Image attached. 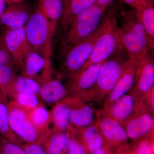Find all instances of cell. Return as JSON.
I'll use <instances>...</instances> for the list:
<instances>
[{"instance_id": "21", "label": "cell", "mask_w": 154, "mask_h": 154, "mask_svg": "<svg viewBox=\"0 0 154 154\" xmlns=\"http://www.w3.org/2000/svg\"><path fill=\"white\" fill-rule=\"evenodd\" d=\"M154 4L144 0L134 8V13L149 36L154 40Z\"/></svg>"}, {"instance_id": "27", "label": "cell", "mask_w": 154, "mask_h": 154, "mask_svg": "<svg viewBox=\"0 0 154 154\" xmlns=\"http://www.w3.org/2000/svg\"><path fill=\"white\" fill-rule=\"evenodd\" d=\"M8 102L0 99V135L6 140L22 146V142L12 131L8 118Z\"/></svg>"}, {"instance_id": "20", "label": "cell", "mask_w": 154, "mask_h": 154, "mask_svg": "<svg viewBox=\"0 0 154 154\" xmlns=\"http://www.w3.org/2000/svg\"><path fill=\"white\" fill-rule=\"evenodd\" d=\"M70 132L58 131L50 129L42 144L47 154H63L67 149Z\"/></svg>"}, {"instance_id": "23", "label": "cell", "mask_w": 154, "mask_h": 154, "mask_svg": "<svg viewBox=\"0 0 154 154\" xmlns=\"http://www.w3.org/2000/svg\"><path fill=\"white\" fill-rule=\"evenodd\" d=\"M96 2V0H63V11L60 21L61 25L90 8Z\"/></svg>"}, {"instance_id": "19", "label": "cell", "mask_w": 154, "mask_h": 154, "mask_svg": "<svg viewBox=\"0 0 154 154\" xmlns=\"http://www.w3.org/2000/svg\"><path fill=\"white\" fill-rule=\"evenodd\" d=\"M71 104L69 97H66L53 107L50 111L51 123L54 130L66 131L70 126Z\"/></svg>"}, {"instance_id": "22", "label": "cell", "mask_w": 154, "mask_h": 154, "mask_svg": "<svg viewBox=\"0 0 154 154\" xmlns=\"http://www.w3.org/2000/svg\"><path fill=\"white\" fill-rule=\"evenodd\" d=\"M63 0H39L38 9L50 22L53 30L60 21L63 11Z\"/></svg>"}, {"instance_id": "8", "label": "cell", "mask_w": 154, "mask_h": 154, "mask_svg": "<svg viewBox=\"0 0 154 154\" xmlns=\"http://www.w3.org/2000/svg\"><path fill=\"white\" fill-rule=\"evenodd\" d=\"M21 71L22 75L32 78L41 85L52 78L51 59L33 50L29 45Z\"/></svg>"}, {"instance_id": "29", "label": "cell", "mask_w": 154, "mask_h": 154, "mask_svg": "<svg viewBox=\"0 0 154 154\" xmlns=\"http://www.w3.org/2000/svg\"><path fill=\"white\" fill-rule=\"evenodd\" d=\"M13 100L27 111L32 110L42 104L39 96L30 93H19Z\"/></svg>"}, {"instance_id": "32", "label": "cell", "mask_w": 154, "mask_h": 154, "mask_svg": "<svg viewBox=\"0 0 154 154\" xmlns=\"http://www.w3.org/2000/svg\"><path fill=\"white\" fill-rule=\"evenodd\" d=\"M68 154H86L85 148L74 138L70 137L67 146Z\"/></svg>"}, {"instance_id": "24", "label": "cell", "mask_w": 154, "mask_h": 154, "mask_svg": "<svg viewBox=\"0 0 154 154\" xmlns=\"http://www.w3.org/2000/svg\"><path fill=\"white\" fill-rule=\"evenodd\" d=\"M14 64L0 66V90L5 99L13 98L14 87L17 75Z\"/></svg>"}, {"instance_id": "5", "label": "cell", "mask_w": 154, "mask_h": 154, "mask_svg": "<svg viewBox=\"0 0 154 154\" xmlns=\"http://www.w3.org/2000/svg\"><path fill=\"white\" fill-rule=\"evenodd\" d=\"M127 61H123L118 58L105 61L94 86L78 98L84 102L100 100L108 95L121 76Z\"/></svg>"}, {"instance_id": "13", "label": "cell", "mask_w": 154, "mask_h": 154, "mask_svg": "<svg viewBox=\"0 0 154 154\" xmlns=\"http://www.w3.org/2000/svg\"><path fill=\"white\" fill-rule=\"evenodd\" d=\"M138 60L128 58L118 82L108 94L105 107L107 108L112 103L125 95L134 85Z\"/></svg>"}, {"instance_id": "25", "label": "cell", "mask_w": 154, "mask_h": 154, "mask_svg": "<svg viewBox=\"0 0 154 154\" xmlns=\"http://www.w3.org/2000/svg\"><path fill=\"white\" fill-rule=\"evenodd\" d=\"M79 130L81 131L83 140L91 152H93L102 147L104 138L97 122L90 126Z\"/></svg>"}, {"instance_id": "17", "label": "cell", "mask_w": 154, "mask_h": 154, "mask_svg": "<svg viewBox=\"0 0 154 154\" xmlns=\"http://www.w3.org/2000/svg\"><path fill=\"white\" fill-rule=\"evenodd\" d=\"M70 99L71 110L69 129L74 128L77 129H82L96 122L94 110L91 106L80 101L75 96H70Z\"/></svg>"}, {"instance_id": "9", "label": "cell", "mask_w": 154, "mask_h": 154, "mask_svg": "<svg viewBox=\"0 0 154 154\" xmlns=\"http://www.w3.org/2000/svg\"><path fill=\"white\" fill-rule=\"evenodd\" d=\"M154 61L149 51L138 59L134 85L131 93L140 101L139 98L149 92L154 88Z\"/></svg>"}, {"instance_id": "18", "label": "cell", "mask_w": 154, "mask_h": 154, "mask_svg": "<svg viewBox=\"0 0 154 154\" xmlns=\"http://www.w3.org/2000/svg\"><path fill=\"white\" fill-rule=\"evenodd\" d=\"M69 91L59 79L53 78L42 84L39 97L48 105L57 104L66 97Z\"/></svg>"}, {"instance_id": "1", "label": "cell", "mask_w": 154, "mask_h": 154, "mask_svg": "<svg viewBox=\"0 0 154 154\" xmlns=\"http://www.w3.org/2000/svg\"><path fill=\"white\" fill-rule=\"evenodd\" d=\"M122 48L121 30L118 25L116 11L113 9L110 10L101 24V33L91 55L80 70L105 61L110 57L121 51Z\"/></svg>"}, {"instance_id": "35", "label": "cell", "mask_w": 154, "mask_h": 154, "mask_svg": "<svg viewBox=\"0 0 154 154\" xmlns=\"http://www.w3.org/2000/svg\"><path fill=\"white\" fill-rule=\"evenodd\" d=\"M113 0H96V4L99 6L107 8L112 3Z\"/></svg>"}, {"instance_id": "2", "label": "cell", "mask_w": 154, "mask_h": 154, "mask_svg": "<svg viewBox=\"0 0 154 154\" xmlns=\"http://www.w3.org/2000/svg\"><path fill=\"white\" fill-rule=\"evenodd\" d=\"M106 9L95 3L90 8L62 25L64 49L66 51L95 31Z\"/></svg>"}, {"instance_id": "10", "label": "cell", "mask_w": 154, "mask_h": 154, "mask_svg": "<svg viewBox=\"0 0 154 154\" xmlns=\"http://www.w3.org/2000/svg\"><path fill=\"white\" fill-rule=\"evenodd\" d=\"M105 62L95 64L68 75V82L66 87L72 96H80L94 86L101 67Z\"/></svg>"}, {"instance_id": "36", "label": "cell", "mask_w": 154, "mask_h": 154, "mask_svg": "<svg viewBox=\"0 0 154 154\" xmlns=\"http://www.w3.org/2000/svg\"><path fill=\"white\" fill-rule=\"evenodd\" d=\"M125 3L134 8L144 0H122Z\"/></svg>"}, {"instance_id": "11", "label": "cell", "mask_w": 154, "mask_h": 154, "mask_svg": "<svg viewBox=\"0 0 154 154\" xmlns=\"http://www.w3.org/2000/svg\"><path fill=\"white\" fill-rule=\"evenodd\" d=\"M143 106L140 102L134 115L125 123L128 137L131 139L139 138L153 131V117Z\"/></svg>"}, {"instance_id": "37", "label": "cell", "mask_w": 154, "mask_h": 154, "mask_svg": "<svg viewBox=\"0 0 154 154\" xmlns=\"http://www.w3.org/2000/svg\"><path fill=\"white\" fill-rule=\"evenodd\" d=\"M7 0H0V17L4 14L6 8V2Z\"/></svg>"}, {"instance_id": "39", "label": "cell", "mask_w": 154, "mask_h": 154, "mask_svg": "<svg viewBox=\"0 0 154 154\" xmlns=\"http://www.w3.org/2000/svg\"><path fill=\"white\" fill-rule=\"evenodd\" d=\"M4 99L6 100V101H7V100H6L5 99V97L3 96L2 94V92H1V90H0V99Z\"/></svg>"}, {"instance_id": "28", "label": "cell", "mask_w": 154, "mask_h": 154, "mask_svg": "<svg viewBox=\"0 0 154 154\" xmlns=\"http://www.w3.org/2000/svg\"><path fill=\"white\" fill-rule=\"evenodd\" d=\"M41 86V84L32 78L17 75L14 83L13 99L20 93H30L39 96Z\"/></svg>"}, {"instance_id": "12", "label": "cell", "mask_w": 154, "mask_h": 154, "mask_svg": "<svg viewBox=\"0 0 154 154\" xmlns=\"http://www.w3.org/2000/svg\"><path fill=\"white\" fill-rule=\"evenodd\" d=\"M4 41L16 69H22L25 52L28 46L25 27L17 30L7 29L3 36Z\"/></svg>"}, {"instance_id": "7", "label": "cell", "mask_w": 154, "mask_h": 154, "mask_svg": "<svg viewBox=\"0 0 154 154\" xmlns=\"http://www.w3.org/2000/svg\"><path fill=\"white\" fill-rule=\"evenodd\" d=\"M101 31V25L90 36L66 50L63 66L68 75L80 70L88 60Z\"/></svg>"}, {"instance_id": "30", "label": "cell", "mask_w": 154, "mask_h": 154, "mask_svg": "<svg viewBox=\"0 0 154 154\" xmlns=\"http://www.w3.org/2000/svg\"><path fill=\"white\" fill-rule=\"evenodd\" d=\"M0 154H26L22 146L13 143L2 137Z\"/></svg>"}, {"instance_id": "38", "label": "cell", "mask_w": 154, "mask_h": 154, "mask_svg": "<svg viewBox=\"0 0 154 154\" xmlns=\"http://www.w3.org/2000/svg\"><path fill=\"white\" fill-rule=\"evenodd\" d=\"M92 154H106V152L105 149L102 147L101 148L92 152Z\"/></svg>"}, {"instance_id": "14", "label": "cell", "mask_w": 154, "mask_h": 154, "mask_svg": "<svg viewBox=\"0 0 154 154\" xmlns=\"http://www.w3.org/2000/svg\"><path fill=\"white\" fill-rule=\"evenodd\" d=\"M140 102L133 94H126L104 108V111L121 125L125 124L134 115Z\"/></svg>"}, {"instance_id": "16", "label": "cell", "mask_w": 154, "mask_h": 154, "mask_svg": "<svg viewBox=\"0 0 154 154\" xmlns=\"http://www.w3.org/2000/svg\"><path fill=\"white\" fill-rule=\"evenodd\" d=\"M31 15L28 6L19 2L14 3L6 8L0 17V24L7 29H21L25 27Z\"/></svg>"}, {"instance_id": "6", "label": "cell", "mask_w": 154, "mask_h": 154, "mask_svg": "<svg viewBox=\"0 0 154 154\" xmlns=\"http://www.w3.org/2000/svg\"><path fill=\"white\" fill-rule=\"evenodd\" d=\"M9 123L12 131L26 144L41 143L46 134L39 131L30 121L27 111L15 100L8 103Z\"/></svg>"}, {"instance_id": "15", "label": "cell", "mask_w": 154, "mask_h": 154, "mask_svg": "<svg viewBox=\"0 0 154 154\" xmlns=\"http://www.w3.org/2000/svg\"><path fill=\"white\" fill-rule=\"evenodd\" d=\"M97 119L96 122L104 139L111 143L126 141L128 137L125 129L120 123L105 111L98 113Z\"/></svg>"}, {"instance_id": "4", "label": "cell", "mask_w": 154, "mask_h": 154, "mask_svg": "<svg viewBox=\"0 0 154 154\" xmlns=\"http://www.w3.org/2000/svg\"><path fill=\"white\" fill-rule=\"evenodd\" d=\"M26 40L33 50L51 59L54 31L50 22L38 8L31 14L25 27Z\"/></svg>"}, {"instance_id": "34", "label": "cell", "mask_w": 154, "mask_h": 154, "mask_svg": "<svg viewBox=\"0 0 154 154\" xmlns=\"http://www.w3.org/2000/svg\"><path fill=\"white\" fill-rule=\"evenodd\" d=\"M137 154H153L152 148L149 143L146 142L139 146L137 151Z\"/></svg>"}, {"instance_id": "41", "label": "cell", "mask_w": 154, "mask_h": 154, "mask_svg": "<svg viewBox=\"0 0 154 154\" xmlns=\"http://www.w3.org/2000/svg\"><path fill=\"white\" fill-rule=\"evenodd\" d=\"M149 2H151L154 4V0H148Z\"/></svg>"}, {"instance_id": "33", "label": "cell", "mask_w": 154, "mask_h": 154, "mask_svg": "<svg viewBox=\"0 0 154 154\" xmlns=\"http://www.w3.org/2000/svg\"><path fill=\"white\" fill-rule=\"evenodd\" d=\"M22 146L26 154H47L41 143L25 144Z\"/></svg>"}, {"instance_id": "42", "label": "cell", "mask_w": 154, "mask_h": 154, "mask_svg": "<svg viewBox=\"0 0 154 154\" xmlns=\"http://www.w3.org/2000/svg\"><path fill=\"white\" fill-rule=\"evenodd\" d=\"M2 137L0 135V145H1V141H2Z\"/></svg>"}, {"instance_id": "26", "label": "cell", "mask_w": 154, "mask_h": 154, "mask_svg": "<svg viewBox=\"0 0 154 154\" xmlns=\"http://www.w3.org/2000/svg\"><path fill=\"white\" fill-rule=\"evenodd\" d=\"M27 112L30 121L36 128L42 132L47 133L51 123L50 111L42 104Z\"/></svg>"}, {"instance_id": "40", "label": "cell", "mask_w": 154, "mask_h": 154, "mask_svg": "<svg viewBox=\"0 0 154 154\" xmlns=\"http://www.w3.org/2000/svg\"><path fill=\"white\" fill-rule=\"evenodd\" d=\"M19 0H7V1H10V2H14V3L19 2Z\"/></svg>"}, {"instance_id": "3", "label": "cell", "mask_w": 154, "mask_h": 154, "mask_svg": "<svg viewBox=\"0 0 154 154\" xmlns=\"http://www.w3.org/2000/svg\"><path fill=\"white\" fill-rule=\"evenodd\" d=\"M120 28L122 47L128 58L138 60L145 52L153 48L154 40L149 36L134 12L123 14Z\"/></svg>"}, {"instance_id": "31", "label": "cell", "mask_w": 154, "mask_h": 154, "mask_svg": "<svg viewBox=\"0 0 154 154\" xmlns=\"http://www.w3.org/2000/svg\"><path fill=\"white\" fill-rule=\"evenodd\" d=\"M11 64H14L2 36L0 38V66Z\"/></svg>"}]
</instances>
